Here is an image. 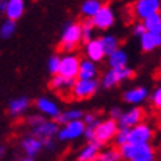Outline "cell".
<instances>
[{"label": "cell", "instance_id": "obj_32", "mask_svg": "<svg viewBox=\"0 0 161 161\" xmlns=\"http://www.w3.org/2000/svg\"><path fill=\"white\" fill-rule=\"evenodd\" d=\"M59 68H61V56L59 55H52L47 61V71L52 75L59 74Z\"/></svg>", "mask_w": 161, "mask_h": 161}, {"label": "cell", "instance_id": "obj_17", "mask_svg": "<svg viewBox=\"0 0 161 161\" xmlns=\"http://www.w3.org/2000/svg\"><path fill=\"white\" fill-rule=\"evenodd\" d=\"M102 145L96 141H87L86 145L80 148L75 154V161H95L98 158Z\"/></svg>", "mask_w": 161, "mask_h": 161}, {"label": "cell", "instance_id": "obj_21", "mask_svg": "<svg viewBox=\"0 0 161 161\" xmlns=\"http://www.w3.org/2000/svg\"><path fill=\"white\" fill-rule=\"evenodd\" d=\"M30 108V99L27 96H19V98H14L9 101L8 105V111L12 117H21L24 115L27 109Z\"/></svg>", "mask_w": 161, "mask_h": 161}, {"label": "cell", "instance_id": "obj_2", "mask_svg": "<svg viewBox=\"0 0 161 161\" xmlns=\"http://www.w3.org/2000/svg\"><path fill=\"white\" fill-rule=\"evenodd\" d=\"M124 161H157V151L151 143H126L120 147Z\"/></svg>", "mask_w": 161, "mask_h": 161}, {"label": "cell", "instance_id": "obj_39", "mask_svg": "<svg viewBox=\"0 0 161 161\" xmlns=\"http://www.w3.org/2000/svg\"><path fill=\"white\" fill-rule=\"evenodd\" d=\"M5 152H6V149H5V147H0V158L5 155Z\"/></svg>", "mask_w": 161, "mask_h": 161}, {"label": "cell", "instance_id": "obj_1", "mask_svg": "<svg viewBox=\"0 0 161 161\" xmlns=\"http://www.w3.org/2000/svg\"><path fill=\"white\" fill-rule=\"evenodd\" d=\"M27 124L30 127V135L40 137L43 142L53 139L59 132V123L56 120H52V118L47 120V117H44L40 112L34 114V115H30L27 118Z\"/></svg>", "mask_w": 161, "mask_h": 161}, {"label": "cell", "instance_id": "obj_5", "mask_svg": "<svg viewBox=\"0 0 161 161\" xmlns=\"http://www.w3.org/2000/svg\"><path fill=\"white\" fill-rule=\"evenodd\" d=\"M133 75H135V71L130 67H127V65L121 67V68H109L101 77V86L103 89H112L118 86L121 81L130 80Z\"/></svg>", "mask_w": 161, "mask_h": 161}, {"label": "cell", "instance_id": "obj_24", "mask_svg": "<svg viewBox=\"0 0 161 161\" xmlns=\"http://www.w3.org/2000/svg\"><path fill=\"white\" fill-rule=\"evenodd\" d=\"M127 62H129V55L121 47H118L117 50H114L112 53L108 55V65H109V68H121V67H126Z\"/></svg>", "mask_w": 161, "mask_h": 161}, {"label": "cell", "instance_id": "obj_30", "mask_svg": "<svg viewBox=\"0 0 161 161\" xmlns=\"http://www.w3.org/2000/svg\"><path fill=\"white\" fill-rule=\"evenodd\" d=\"M95 25H93L92 19H86L81 22V31H83V42H89L92 40L95 36H93V31H95Z\"/></svg>", "mask_w": 161, "mask_h": 161}, {"label": "cell", "instance_id": "obj_10", "mask_svg": "<svg viewBox=\"0 0 161 161\" xmlns=\"http://www.w3.org/2000/svg\"><path fill=\"white\" fill-rule=\"evenodd\" d=\"M80 62H81V59L78 58L75 53L65 52V55L61 56L59 74H62V75H65V77H68V78H77L78 69H80Z\"/></svg>", "mask_w": 161, "mask_h": 161}, {"label": "cell", "instance_id": "obj_4", "mask_svg": "<svg viewBox=\"0 0 161 161\" xmlns=\"http://www.w3.org/2000/svg\"><path fill=\"white\" fill-rule=\"evenodd\" d=\"M118 129V121L114 120V118H105V120H101V121L95 126V141L99 142L102 147L108 145L114 142V137L117 135Z\"/></svg>", "mask_w": 161, "mask_h": 161}, {"label": "cell", "instance_id": "obj_9", "mask_svg": "<svg viewBox=\"0 0 161 161\" xmlns=\"http://www.w3.org/2000/svg\"><path fill=\"white\" fill-rule=\"evenodd\" d=\"M152 139L154 129L145 121L129 129V143H151Z\"/></svg>", "mask_w": 161, "mask_h": 161}, {"label": "cell", "instance_id": "obj_20", "mask_svg": "<svg viewBox=\"0 0 161 161\" xmlns=\"http://www.w3.org/2000/svg\"><path fill=\"white\" fill-rule=\"evenodd\" d=\"M96 64L98 62H95V61H92V59H89V58L81 59L77 78H81V80H92V78H96L98 77V73H99Z\"/></svg>", "mask_w": 161, "mask_h": 161}, {"label": "cell", "instance_id": "obj_8", "mask_svg": "<svg viewBox=\"0 0 161 161\" xmlns=\"http://www.w3.org/2000/svg\"><path fill=\"white\" fill-rule=\"evenodd\" d=\"M158 12H161V0H135L132 5L133 16L139 21L147 19Z\"/></svg>", "mask_w": 161, "mask_h": 161}, {"label": "cell", "instance_id": "obj_25", "mask_svg": "<svg viewBox=\"0 0 161 161\" xmlns=\"http://www.w3.org/2000/svg\"><path fill=\"white\" fill-rule=\"evenodd\" d=\"M121 152H120V148L118 147H108V148H102L101 152H99L98 158L95 161H121Z\"/></svg>", "mask_w": 161, "mask_h": 161}, {"label": "cell", "instance_id": "obj_29", "mask_svg": "<svg viewBox=\"0 0 161 161\" xmlns=\"http://www.w3.org/2000/svg\"><path fill=\"white\" fill-rule=\"evenodd\" d=\"M16 21H12V19H6L3 24L0 25V37L3 40H8L10 39L12 36L15 34V30H16Z\"/></svg>", "mask_w": 161, "mask_h": 161}, {"label": "cell", "instance_id": "obj_35", "mask_svg": "<svg viewBox=\"0 0 161 161\" xmlns=\"http://www.w3.org/2000/svg\"><path fill=\"white\" fill-rule=\"evenodd\" d=\"M83 121L86 123V126H96L101 120L98 118V115H96V114H93V112H87V114H84Z\"/></svg>", "mask_w": 161, "mask_h": 161}, {"label": "cell", "instance_id": "obj_14", "mask_svg": "<svg viewBox=\"0 0 161 161\" xmlns=\"http://www.w3.org/2000/svg\"><path fill=\"white\" fill-rule=\"evenodd\" d=\"M149 90L145 86H135V87L127 89L126 92L123 93V101L132 107L136 105H142L148 98H149Z\"/></svg>", "mask_w": 161, "mask_h": 161}, {"label": "cell", "instance_id": "obj_36", "mask_svg": "<svg viewBox=\"0 0 161 161\" xmlns=\"http://www.w3.org/2000/svg\"><path fill=\"white\" fill-rule=\"evenodd\" d=\"M84 137L86 141H95V126H86Z\"/></svg>", "mask_w": 161, "mask_h": 161}, {"label": "cell", "instance_id": "obj_18", "mask_svg": "<svg viewBox=\"0 0 161 161\" xmlns=\"http://www.w3.org/2000/svg\"><path fill=\"white\" fill-rule=\"evenodd\" d=\"M44 148V143L40 137L34 136V135H30V136L22 137L21 141V149L24 151V154L27 157H33L34 158L42 149Z\"/></svg>", "mask_w": 161, "mask_h": 161}, {"label": "cell", "instance_id": "obj_37", "mask_svg": "<svg viewBox=\"0 0 161 161\" xmlns=\"http://www.w3.org/2000/svg\"><path fill=\"white\" fill-rule=\"evenodd\" d=\"M121 114H123L121 108H120V107H114V108H111V111H109V117L114 118V120H118V118L121 117Z\"/></svg>", "mask_w": 161, "mask_h": 161}, {"label": "cell", "instance_id": "obj_31", "mask_svg": "<svg viewBox=\"0 0 161 161\" xmlns=\"http://www.w3.org/2000/svg\"><path fill=\"white\" fill-rule=\"evenodd\" d=\"M114 143H115V147H123V145H126L129 143V129L126 127H120L118 129L117 135L114 137Z\"/></svg>", "mask_w": 161, "mask_h": 161}, {"label": "cell", "instance_id": "obj_33", "mask_svg": "<svg viewBox=\"0 0 161 161\" xmlns=\"http://www.w3.org/2000/svg\"><path fill=\"white\" fill-rule=\"evenodd\" d=\"M149 101H151L152 107L155 109L161 111V86H158V87H155L152 90V93L149 95Z\"/></svg>", "mask_w": 161, "mask_h": 161}, {"label": "cell", "instance_id": "obj_13", "mask_svg": "<svg viewBox=\"0 0 161 161\" xmlns=\"http://www.w3.org/2000/svg\"><path fill=\"white\" fill-rule=\"evenodd\" d=\"M36 108L40 114H43L44 117L52 118V120H56L62 112L58 103L47 96H40V98L36 99Z\"/></svg>", "mask_w": 161, "mask_h": 161}, {"label": "cell", "instance_id": "obj_19", "mask_svg": "<svg viewBox=\"0 0 161 161\" xmlns=\"http://www.w3.org/2000/svg\"><path fill=\"white\" fill-rule=\"evenodd\" d=\"M139 44H141L142 52H147V53L154 52L155 49L161 47V34L147 31L142 37H139Z\"/></svg>", "mask_w": 161, "mask_h": 161}, {"label": "cell", "instance_id": "obj_3", "mask_svg": "<svg viewBox=\"0 0 161 161\" xmlns=\"http://www.w3.org/2000/svg\"><path fill=\"white\" fill-rule=\"evenodd\" d=\"M83 42V31H81V22H68L65 24L61 34V50L64 52H73L78 44Z\"/></svg>", "mask_w": 161, "mask_h": 161}, {"label": "cell", "instance_id": "obj_28", "mask_svg": "<svg viewBox=\"0 0 161 161\" xmlns=\"http://www.w3.org/2000/svg\"><path fill=\"white\" fill-rule=\"evenodd\" d=\"M143 24L147 27V31L161 34V12L148 16L147 19H143Z\"/></svg>", "mask_w": 161, "mask_h": 161}, {"label": "cell", "instance_id": "obj_38", "mask_svg": "<svg viewBox=\"0 0 161 161\" xmlns=\"http://www.w3.org/2000/svg\"><path fill=\"white\" fill-rule=\"evenodd\" d=\"M6 5H8V0H0V12H3V14H5Z\"/></svg>", "mask_w": 161, "mask_h": 161}, {"label": "cell", "instance_id": "obj_12", "mask_svg": "<svg viewBox=\"0 0 161 161\" xmlns=\"http://www.w3.org/2000/svg\"><path fill=\"white\" fill-rule=\"evenodd\" d=\"M145 120V109L141 108V105H136L133 108H129L127 111H123L121 117L118 118V126L126 127V129H132L133 126H136L139 123Z\"/></svg>", "mask_w": 161, "mask_h": 161}, {"label": "cell", "instance_id": "obj_27", "mask_svg": "<svg viewBox=\"0 0 161 161\" xmlns=\"http://www.w3.org/2000/svg\"><path fill=\"white\" fill-rule=\"evenodd\" d=\"M101 42H102V46H103V50L107 56L109 53H112L114 50H117L120 47V42H118V37H115L114 34H103L102 37H99Z\"/></svg>", "mask_w": 161, "mask_h": 161}, {"label": "cell", "instance_id": "obj_16", "mask_svg": "<svg viewBox=\"0 0 161 161\" xmlns=\"http://www.w3.org/2000/svg\"><path fill=\"white\" fill-rule=\"evenodd\" d=\"M84 55H86V58L92 59L95 62H101L107 56L105 50H103L102 42L99 37H93L92 40L84 43Z\"/></svg>", "mask_w": 161, "mask_h": 161}, {"label": "cell", "instance_id": "obj_7", "mask_svg": "<svg viewBox=\"0 0 161 161\" xmlns=\"http://www.w3.org/2000/svg\"><path fill=\"white\" fill-rule=\"evenodd\" d=\"M84 130H86V123L83 120H74L59 127L56 137L59 142H73L77 141L78 137L84 136Z\"/></svg>", "mask_w": 161, "mask_h": 161}, {"label": "cell", "instance_id": "obj_22", "mask_svg": "<svg viewBox=\"0 0 161 161\" xmlns=\"http://www.w3.org/2000/svg\"><path fill=\"white\" fill-rule=\"evenodd\" d=\"M24 12H25L24 0H8V5H6V10H5V15L8 19L18 21L24 15Z\"/></svg>", "mask_w": 161, "mask_h": 161}, {"label": "cell", "instance_id": "obj_40", "mask_svg": "<svg viewBox=\"0 0 161 161\" xmlns=\"http://www.w3.org/2000/svg\"><path fill=\"white\" fill-rule=\"evenodd\" d=\"M21 161H34V158H33V157H25V158H22Z\"/></svg>", "mask_w": 161, "mask_h": 161}, {"label": "cell", "instance_id": "obj_11", "mask_svg": "<svg viewBox=\"0 0 161 161\" xmlns=\"http://www.w3.org/2000/svg\"><path fill=\"white\" fill-rule=\"evenodd\" d=\"M95 28L99 31H107L115 24V14L109 5H103L98 14L92 18Z\"/></svg>", "mask_w": 161, "mask_h": 161}, {"label": "cell", "instance_id": "obj_6", "mask_svg": "<svg viewBox=\"0 0 161 161\" xmlns=\"http://www.w3.org/2000/svg\"><path fill=\"white\" fill-rule=\"evenodd\" d=\"M99 86H101V81H98L96 78H92V80L77 78L73 90H71V96H73V99H75V101L90 99L92 96H95V93L98 92Z\"/></svg>", "mask_w": 161, "mask_h": 161}, {"label": "cell", "instance_id": "obj_15", "mask_svg": "<svg viewBox=\"0 0 161 161\" xmlns=\"http://www.w3.org/2000/svg\"><path fill=\"white\" fill-rule=\"evenodd\" d=\"M75 80L77 78H68V77H65V75H62V74H55L50 78L49 87H50V90H53L56 93L67 95V93H71L74 84H75Z\"/></svg>", "mask_w": 161, "mask_h": 161}, {"label": "cell", "instance_id": "obj_26", "mask_svg": "<svg viewBox=\"0 0 161 161\" xmlns=\"http://www.w3.org/2000/svg\"><path fill=\"white\" fill-rule=\"evenodd\" d=\"M84 117V112L81 109H67V111L61 112V115L56 118V121L59 124H65V123H69V121H74V120H83Z\"/></svg>", "mask_w": 161, "mask_h": 161}, {"label": "cell", "instance_id": "obj_23", "mask_svg": "<svg viewBox=\"0 0 161 161\" xmlns=\"http://www.w3.org/2000/svg\"><path fill=\"white\" fill-rule=\"evenodd\" d=\"M102 6H103L102 0H83V3L80 6V14L83 15L84 18L92 19L93 16L101 10Z\"/></svg>", "mask_w": 161, "mask_h": 161}, {"label": "cell", "instance_id": "obj_34", "mask_svg": "<svg viewBox=\"0 0 161 161\" xmlns=\"http://www.w3.org/2000/svg\"><path fill=\"white\" fill-rule=\"evenodd\" d=\"M132 33L135 37H142V36L147 33V27H145V24H143V21H139V22H136V24L133 25V28H132Z\"/></svg>", "mask_w": 161, "mask_h": 161}]
</instances>
